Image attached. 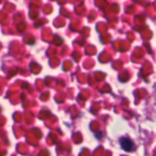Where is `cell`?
I'll list each match as a JSON object with an SVG mask.
<instances>
[{
    "instance_id": "1",
    "label": "cell",
    "mask_w": 156,
    "mask_h": 156,
    "mask_svg": "<svg viewBox=\"0 0 156 156\" xmlns=\"http://www.w3.org/2000/svg\"><path fill=\"white\" fill-rule=\"evenodd\" d=\"M121 148L126 152H132L135 149V146L132 140L128 138H122L120 140Z\"/></svg>"
}]
</instances>
